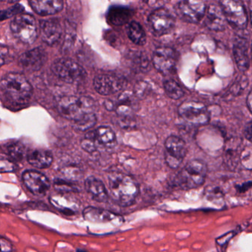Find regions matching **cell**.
Returning <instances> with one entry per match:
<instances>
[{
    "label": "cell",
    "instance_id": "8fae6325",
    "mask_svg": "<svg viewBox=\"0 0 252 252\" xmlns=\"http://www.w3.org/2000/svg\"><path fill=\"white\" fill-rule=\"evenodd\" d=\"M125 85V79L115 74H100L94 80V90L101 95L115 94L122 90Z\"/></svg>",
    "mask_w": 252,
    "mask_h": 252
},
{
    "label": "cell",
    "instance_id": "ac0fdd59",
    "mask_svg": "<svg viewBox=\"0 0 252 252\" xmlns=\"http://www.w3.org/2000/svg\"><path fill=\"white\" fill-rule=\"evenodd\" d=\"M233 54L238 69L241 72L248 70L250 66L248 39L244 36H237L234 42Z\"/></svg>",
    "mask_w": 252,
    "mask_h": 252
},
{
    "label": "cell",
    "instance_id": "e575fe53",
    "mask_svg": "<svg viewBox=\"0 0 252 252\" xmlns=\"http://www.w3.org/2000/svg\"><path fill=\"white\" fill-rule=\"evenodd\" d=\"M0 252H14L13 246L5 238L0 236Z\"/></svg>",
    "mask_w": 252,
    "mask_h": 252
},
{
    "label": "cell",
    "instance_id": "60d3db41",
    "mask_svg": "<svg viewBox=\"0 0 252 252\" xmlns=\"http://www.w3.org/2000/svg\"><path fill=\"white\" fill-rule=\"evenodd\" d=\"M77 252H87L85 251V250H77Z\"/></svg>",
    "mask_w": 252,
    "mask_h": 252
},
{
    "label": "cell",
    "instance_id": "ee69618b",
    "mask_svg": "<svg viewBox=\"0 0 252 252\" xmlns=\"http://www.w3.org/2000/svg\"><path fill=\"white\" fill-rule=\"evenodd\" d=\"M4 1V0H0V2H1V1Z\"/></svg>",
    "mask_w": 252,
    "mask_h": 252
},
{
    "label": "cell",
    "instance_id": "3957f363",
    "mask_svg": "<svg viewBox=\"0 0 252 252\" xmlns=\"http://www.w3.org/2000/svg\"><path fill=\"white\" fill-rule=\"evenodd\" d=\"M0 88L13 101H27L32 95V89L25 75L18 72L6 74L0 81Z\"/></svg>",
    "mask_w": 252,
    "mask_h": 252
},
{
    "label": "cell",
    "instance_id": "7a4b0ae2",
    "mask_svg": "<svg viewBox=\"0 0 252 252\" xmlns=\"http://www.w3.org/2000/svg\"><path fill=\"white\" fill-rule=\"evenodd\" d=\"M57 108L62 116L75 123L94 113L95 102L90 97L69 96L61 98Z\"/></svg>",
    "mask_w": 252,
    "mask_h": 252
},
{
    "label": "cell",
    "instance_id": "4dcf8cb0",
    "mask_svg": "<svg viewBox=\"0 0 252 252\" xmlns=\"http://www.w3.org/2000/svg\"><path fill=\"white\" fill-rule=\"evenodd\" d=\"M24 10H25L24 7H22L21 4H17L5 10H0V22L22 13Z\"/></svg>",
    "mask_w": 252,
    "mask_h": 252
},
{
    "label": "cell",
    "instance_id": "d590c367",
    "mask_svg": "<svg viewBox=\"0 0 252 252\" xmlns=\"http://www.w3.org/2000/svg\"><path fill=\"white\" fill-rule=\"evenodd\" d=\"M145 1L150 7H154L157 10L162 8L163 6L168 3L170 0H145Z\"/></svg>",
    "mask_w": 252,
    "mask_h": 252
},
{
    "label": "cell",
    "instance_id": "8992f818",
    "mask_svg": "<svg viewBox=\"0 0 252 252\" xmlns=\"http://www.w3.org/2000/svg\"><path fill=\"white\" fill-rule=\"evenodd\" d=\"M53 73L68 84L81 82L87 76L85 69L75 61L70 59H59L52 64Z\"/></svg>",
    "mask_w": 252,
    "mask_h": 252
},
{
    "label": "cell",
    "instance_id": "6da1fadb",
    "mask_svg": "<svg viewBox=\"0 0 252 252\" xmlns=\"http://www.w3.org/2000/svg\"><path fill=\"white\" fill-rule=\"evenodd\" d=\"M109 191L112 199L123 207L131 205L139 193L136 181L128 175L113 172L108 176Z\"/></svg>",
    "mask_w": 252,
    "mask_h": 252
},
{
    "label": "cell",
    "instance_id": "8d00e7d4",
    "mask_svg": "<svg viewBox=\"0 0 252 252\" xmlns=\"http://www.w3.org/2000/svg\"><path fill=\"white\" fill-rule=\"evenodd\" d=\"M7 55H8V48L5 46H0V67L5 63Z\"/></svg>",
    "mask_w": 252,
    "mask_h": 252
},
{
    "label": "cell",
    "instance_id": "ab89813d",
    "mask_svg": "<svg viewBox=\"0 0 252 252\" xmlns=\"http://www.w3.org/2000/svg\"><path fill=\"white\" fill-rule=\"evenodd\" d=\"M250 19H251V22L252 25V0L250 1Z\"/></svg>",
    "mask_w": 252,
    "mask_h": 252
},
{
    "label": "cell",
    "instance_id": "ffe728a7",
    "mask_svg": "<svg viewBox=\"0 0 252 252\" xmlns=\"http://www.w3.org/2000/svg\"><path fill=\"white\" fill-rule=\"evenodd\" d=\"M30 6L37 14L41 16H53L62 11L63 0H28Z\"/></svg>",
    "mask_w": 252,
    "mask_h": 252
},
{
    "label": "cell",
    "instance_id": "d4e9b609",
    "mask_svg": "<svg viewBox=\"0 0 252 252\" xmlns=\"http://www.w3.org/2000/svg\"><path fill=\"white\" fill-rule=\"evenodd\" d=\"M127 34L132 42L137 45H144L146 43V35L140 25L136 22H131L127 28Z\"/></svg>",
    "mask_w": 252,
    "mask_h": 252
},
{
    "label": "cell",
    "instance_id": "44dd1931",
    "mask_svg": "<svg viewBox=\"0 0 252 252\" xmlns=\"http://www.w3.org/2000/svg\"><path fill=\"white\" fill-rule=\"evenodd\" d=\"M85 189L91 198L97 202H106L109 193L104 184L97 178L90 176L85 181Z\"/></svg>",
    "mask_w": 252,
    "mask_h": 252
},
{
    "label": "cell",
    "instance_id": "f1b7e54d",
    "mask_svg": "<svg viewBox=\"0 0 252 252\" xmlns=\"http://www.w3.org/2000/svg\"><path fill=\"white\" fill-rule=\"evenodd\" d=\"M96 123H97V118L94 113H93L87 115L80 121L74 123V126L76 127L77 130L87 131L95 125Z\"/></svg>",
    "mask_w": 252,
    "mask_h": 252
},
{
    "label": "cell",
    "instance_id": "2e32d148",
    "mask_svg": "<svg viewBox=\"0 0 252 252\" xmlns=\"http://www.w3.org/2000/svg\"><path fill=\"white\" fill-rule=\"evenodd\" d=\"M41 39L45 44L53 46L57 44L62 35L60 22L56 19H50L40 22Z\"/></svg>",
    "mask_w": 252,
    "mask_h": 252
},
{
    "label": "cell",
    "instance_id": "d6a6232c",
    "mask_svg": "<svg viewBox=\"0 0 252 252\" xmlns=\"http://www.w3.org/2000/svg\"><path fill=\"white\" fill-rule=\"evenodd\" d=\"M16 166L8 160H0V173L14 171Z\"/></svg>",
    "mask_w": 252,
    "mask_h": 252
},
{
    "label": "cell",
    "instance_id": "1f68e13d",
    "mask_svg": "<svg viewBox=\"0 0 252 252\" xmlns=\"http://www.w3.org/2000/svg\"><path fill=\"white\" fill-rule=\"evenodd\" d=\"M240 160L244 167L252 169V148H248L243 150L241 151Z\"/></svg>",
    "mask_w": 252,
    "mask_h": 252
},
{
    "label": "cell",
    "instance_id": "9c48e42d",
    "mask_svg": "<svg viewBox=\"0 0 252 252\" xmlns=\"http://www.w3.org/2000/svg\"><path fill=\"white\" fill-rule=\"evenodd\" d=\"M164 157L170 168H177L186 157L187 147L185 141L179 136H170L164 143Z\"/></svg>",
    "mask_w": 252,
    "mask_h": 252
},
{
    "label": "cell",
    "instance_id": "cb8c5ba5",
    "mask_svg": "<svg viewBox=\"0 0 252 252\" xmlns=\"http://www.w3.org/2000/svg\"><path fill=\"white\" fill-rule=\"evenodd\" d=\"M94 134L98 146L112 148L117 145L116 134L109 126H100L94 130Z\"/></svg>",
    "mask_w": 252,
    "mask_h": 252
},
{
    "label": "cell",
    "instance_id": "9a60e30c",
    "mask_svg": "<svg viewBox=\"0 0 252 252\" xmlns=\"http://www.w3.org/2000/svg\"><path fill=\"white\" fill-rule=\"evenodd\" d=\"M47 60V54L41 47H36L21 55L19 63L22 68L30 71L41 69Z\"/></svg>",
    "mask_w": 252,
    "mask_h": 252
},
{
    "label": "cell",
    "instance_id": "5b68a950",
    "mask_svg": "<svg viewBox=\"0 0 252 252\" xmlns=\"http://www.w3.org/2000/svg\"><path fill=\"white\" fill-rule=\"evenodd\" d=\"M10 28L13 36L24 44H33L38 38L36 21L29 13L15 16L10 22Z\"/></svg>",
    "mask_w": 252,
    "mask_h": 252
},
{
    "label": "cell",
    "instance_id": "5bb4252c",
    "mask_svg": "<svg viewBox=\"0 0 252 252\" xmlns=\"http://www.w3.org/2000/svg\"><path fill=\"white\" fill-rule=\"evenodd\" d=\"M24 184L32 193L43 195L50 189V183L47 176L39 172L28 170L22 175Z\"/></svg>",
    "mask_w": 252,
    "mask_h": 252
},
{
    "label": "cell",
    "instance_id": "ba28073f",
    "mask_svg": "<svg viewBox=\"0 0 252 252\" xmlns=\"http://www.w3.org/2000/svg\"><path fill=\"white\" fill-rule=\"evenodd\" d=\"M179 114L186 122L194 126H203L210 121L207 107L198 102H186L179 108Z\"/></svg>",
    "mask_w": 252,
    "mask_h": 252
},
{
    "label": "cell",
    "instance_id": "30bf717a",
    "mask_svg": "<svg viewBox=\"0 0 252 252\" xmlns=\"http://www.w3.org/2000/svg\"><path fill=\"white\" fill-rule=\"evenodd\" d=\"M176 11L183 20L197 23L205 16L206 4L203 0H181L176 4Z\"/></svg>",
    "mask_w": 252,
    "mask_h": 252
},
{
    "label": "cell",
    "instance_id": "277c9868",
    "mask_svg": "<svg viewBox=\"0 0 252 252\" xmlns=\"http://www.w3.org/2000/svg\"><path fill=\"white\" fill-rule=\"evenodd\" d=\"M207 167L204 161L192 160L180 170L175 178V185L181 189H195L205 181Z\"/></svg>",
    "mask_w": 252,
    "mask_h": 252
},
{
    "label": "cell",
    "instance_id": "4fadbf2b",
    "mask_svg": "<svg viewBox=\"0 0 252 252\" xmlns=\"http://www.w3.org/2000/svg\"><path fill=\"white\" fill-rule=\"evenodd\" d=\"M154 67L161 73L167 74L173 70L176 64V52L170 47H158L152 57Z\"/></svg>",
    "mask_w": 252,
    "mask_h": 252
},
{
    "label": "cell",
    "instance_id": "f546056e",
    "mask_svg": "<svg viewBox=\"0 0 252 252\" xmlns=\"http://www.w3.org/2000/svg\"><path fill=\"white\" fill-rule=\"evenodd\" d=\"M81 145L84 151L88 153H93L97 151L98 145L94 139V130L86 133L84 139L81 140Z\"/></svg>",
    "mask_w": 252,
    "mask_h": 252
},
{
    "label": "cell",
    "instance_id": "b9f144b4",
    "mask_svg": "<svg viewBox=\"0 0 252 252\" xmlns=\"http://www.w3.org/2000/svg\"><path fill=\"white\" fill-rule=\"evenodd\" d=\"M19 1V0H9L10 2H16V1Z\"/></svg>",
    "mask_w": 252,
    "mask_h": 252
},
{
    "label": "cell",
    "instance_id": "e0dca14e",
    "mask_svg": "<svg viewBox=\"0 0 252 252\" xmlns=\"http://www.w3.org/2000/svg\"><path fill=\"white\" fill-rule=\"evenodd\" d=\"M84 219L93 223H112L120 225L122 223L123 218L115 213L103 209L87 207L83 212Z\"/></svg>",
    "mask_w": 252,
    "mask_h": 252
},
{
    "label": "cell",
    "instance_id": "7c38bea8",
    "mask_svg": "<svg viewBox=\"0 0 252 252\" xmlns=\"http://www.w3.org/2000/svg\"><path fill=\"white\" fill-rule=\"evenodd\" d=\"M153 32L157 35L168 33L175 25V18L169 10L164 8L157 9L148 18Z\"/></svg>",
    "mask_w": 252,
    "mask_h": 252
},
{
    "label": "cell",
    "instance_id": "603a6c76",
    "mask_svg": "<svg viewBox=\"0 0 252 252\" xmlns=\"http://www.w3.org/2000/svg\"><path fill=\"white\" fill-rule=\"evenodd\" d=\"M133 16V10L125 6H112L107 13V19L112 25L120 26L125 25Z\"/></svg>",
    "mask_w": 252,
    "mask_h": 252
},
{
    "label": "cell",
    "instance_id": "7bdbcfd3",
    "mask_svg": "<svg viewBox=\"0 0 252 252\" xmlns=\"http://www.w3.org/2000/svg\"></svg>",
    "mask_w": 252,
    "mask_h": 252
},
{
    "label": "cell",
    "instance_id": "d6986e66",
    "mask_svg": "<svg viewBox=\"0 0 252 252\" xmlns=\"http://www.w3.org/2000/svg\"><path fill=\"white\" fill-rule=\"evenodd\" d=\"M206 26L214 31H223L226 28L227 20L220 5L211 4L206 10Z\"/></svg>",
    "mask_w": 252,
    "mask_h": 252
},
{
    "label": "cell",
    "instance_id": "f35d334b",
    "mask_svg": "<svg viewBox=\"0 0 252 252\" xmlns=\"http://www.w3.org/2000/svg\"><path fill=\"white\" fill-rule=\"evenodd\" d=\"M247 106H248L249 109H250V112L252 114V90L249 94L248 97H247Z\"/></svg>",
    "mask_w": 252,
    "mask_h": 252
},
{
    "label": "cell",
    "instance_id": "83f0119b",
    "mask_svg": "<svg viewBox=\"0 0 252 252\" xmlns=\"http://www.w3.org/2000/svg\"><path fill=\"white\" fill-rule=\"evenodd\" d=\"M7 151H8L10 157L13 159L17 160V161H22L25 157L28 156L25 145L20 142H16V143L9 145Z\"/></svg>",
    "mask_w": 252,
    "mask_h": 252
},
{
    "label": "cell",
    "instance_id": "836d02e7",
    "mask_svg": "<svg viewBox=\"0 0 252 252\" xmlns=\"http://www.w3.org/2000/svg\"><path fill=\"white\" fill-rule=\"evenodd\" d=\"M148 84L145 82L139 83L135 87L134 93L137 97H143L145 93L148 92Z\"/></svg>",
    "mask_w": 252,
    "mask_h": 252
},
{
    "label": "cell",
    "instance_id": "52a82bcc",
    "mask_svg": "<svg viewBox=\"0 0 252 252\" xmlns=\"http://www.w3.org/2000/svg\"><path fill=\"white\" fill-rule=\"evenodd\" d=\"M220 6L227 22L232 27L240 30L247 28L248 18L241 0H220Z\"/></svg>",
    "mask_w": 252,
    "mask_h": 252
},
{
    "label": "cell",
    "instance_id": "74e56055",
    "mask_svg": "<svg viewBox=\"0 0 252 252\" xmlns=\"http://www.w3.org/2000/svg\"><path fill=\"white\" fill-rule=\"evenodd\" d=\"M244 136L252 143V121L246 126L244 129Z\"/></svg>",
    "mask_w": 252,
    "mask_h": 252
},
{
    "label": "cell",
    "instance_id": "7402d4cb",
    "mask_svg": "<svg viewBox=\"0 0 252 252\" xmlns=\"http://www.w3.org/2000/svg\"><path fill=\"white\" fill-rule=\"evenodd\" d=\"M28 162L37 168H47L53 163V157L51 152L44 149H34L28 153Z\"/></svg>",
    "mask_w": 252,
    "mask_h": 252
},
{
    "label": "cell",
    "instance_id": "484cf974",
    "mask_svg": "<svg viewBox=\"0 0 252 252\" xmlns=\"http://www.w3.org/2000/svg\"><path fill=\"white\" fill-rule=\"evenodd\" d=\"M133 98L128 93H124L120 95L115 109L119 115L127 116L133 112Z\"/></svg>",
    "mask_w": 252,
    "mask_h": 252
},
{
    "label": "cell",
    "instance_id": "4316f807",
    "mask_svg": "<svg viewBox=\"0 0 252 252\" xmlns=\"http://www.w3.org/2000/svg\"><path fill=\"white\" fill-rule=\"evenodd\" d=\"M164 88L167 95L173 100H179L182 98L185 94L182 87L173 80H167L164 81Z\"/></svg>",
    "mask_w": 252,
    "mask_h": 252
}]
</instances>
